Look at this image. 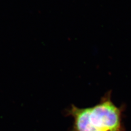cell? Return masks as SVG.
<instances>
[{
	"label": "cell",
	"instance_id": "obj_1",
	"mask_svg": "<svg viewBox=\"0 0 131 131\" xmlns=\"http://www.w3.org/2000/svg\"><path fill=\"white\" fill-rule=\"evenodd\" d=\"M124 106L118 107L108 92L97 104L80 108L72 105L67 114L73 119L71 131H125L123 124Z\"/></svg>",
	"mask_w": 131,
	"mask_h": 131
}]
</instances>
